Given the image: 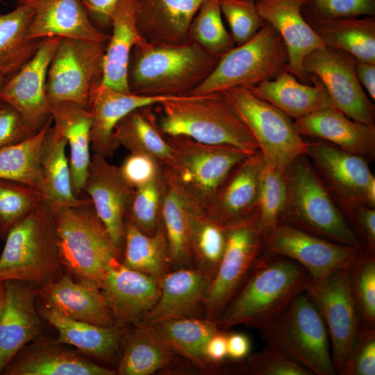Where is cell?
<instances>
[{
	"mask_svg": "<svg viewBox=\"0 0 375 375\" xmlns=\"http://www.w3.org/2000/svg\"><path fill=\"white\" fill-rule=\"evenodd\" d=\"M220 57L194 41L165 42L142 38L130 54V92L148 97L189 96L211 74Z\"/></svg>",
	"mask_w": 375,
	"mask_h": 375,
	"instance_id": "1",
	"label": "cell"
},
{
	"mask_svg": "<svg viewBox=\"0 0 375 375\" xmlns=\"http://www.w3.org/2000/svg\"><path fill=\"white\" fill-rule=\"evenodd\" d=\"M310 281L305 269L292 260L262 255L221 315L219 327L246 324L262 330L306 290Z\"/></svg>",
	"mask_w": 375,
	"mask_h": 375,
	"instance_id": "2",
	"label": "cell"
},
{
	"mask_svg": "<svg viewBox=\"0 0 375 375\" xmlns=\"http://www.w3.org/2000/svg\"><path fill=\"white\" fill-rule=\"evenodd\" d=\"M158 106V123L165 135L231 146L249 155L259 151L253 135L222 92L181 97Z\"/></svg>",
	"mask_w": 375,
	"mask_h": 375,
	"instance_id": "3",
	"label": "cell"
},
{
	"mask_svg": "<svg viewBox=\"0 0 375 375\" xmlns=\"http://www.w3.org/2000/svg\"><path fill=\"white\" fill-rule=\"evenodd\" d=\"M61 265L78 281L99 288L117 253L90 198L76 204L49 202Z\"/></svg>",
	"mask_w": 375,
	"mask_h": 375,
	"instance_id": "4",
	"label": "cell"
},
{
	"mask_svg": "<svg viewBox=\"0 0 375 375\" xmlns=\"http://www.w3.org/2000/svg\"><path fill=\"white\" fill-rule=\"evenodd\" d=\"M0 254V282L19 281L40 287L62 274L53 214L43 199L16 224Z\"/></svg>",
	"mask_w": 375,
	"mask_h": 375,
	"instance_id": "5",
	"label": "cell"
},
{
	"mask_svg": "<svg viewBox=\"0 0 375 375\" xmlns=\"http://www.w3.org/2000/svg\"><path fill=\"white\" fill-rule=\"evenodd\" d=\"M164 135L172 152V161L162 165L165 179L194 207L203 212L233 170L249 156L231 146Z\"/></svg>",
	"mask_w": 375,
	"mask_h": 375,
	"instance_id": "6",
	"label": "cell"
},
{
	"mask_svg": "<svg viewBox=\"0 0 375 375\" xmlns=\"http://www.w3.org/2000/svg\"><path fill=\"white\" fill-rule=\"evenodd\" d=\"M287 177L288 201L279 224L334 242L365 248L306 155L299 156L290 165Z\"/></svg>",
	"mask_w": 375,
	"mask_h": 375,
	"instance_id": "7",
	"label": "cell"
},
{
	"mask_svg": "<svg viewBox=\"0 0 375 375\" xmlns=\"http://www.w3.org/2000/svg\"><path fill=\"white\" fill-rule=\"evenodd\" d=\"M260 332L267 344L276 347L312 374H337L326 326L305 291L298 294Z\"/></svg>",
	"mask_w": 375,
	"mask_h": 375,
	"instance_id": "8",
	"label": "cell"
},
{
	"mask_svg": "<svg viewBox=\"0 0 375 375\" xmlns=\"http://www.w3.org/2000/svg\"><path fill=\"white\" fill-rule=\"evenodd\" d=\"M288 61L283 39L272 26L265 23L249 40L222 55L211 74L189 96L257 85L274 78L285 69Z\"/></svg>",
	"mask_w": 375,
	"mask_h": 375,
	"instance_id": "9",
	"label": "cell"
},
{
	"mask_svg": "<svg viewBox=\"0 0 375 375\" xmlns=\"http://www.w3.org/2000/svg\"><path fill=\"white\" fill-rule=\"evenodd\" d=\"M222 93L253 135L265 164L287 171L297 158L306 155L308 142L292 118L247 87H235Z\"/></svg>",
	"mask_w": 375,
	"mask_h": 375,
	"instance_id": "10",
	"label": "cell"
},
{
	"mask_svg": "<svg viewBox=\"0 0 375 375\" xmlns=\"http://www.w3.org/2000/svg\"><path fill=\"white\" fill-rule=\"evenodd\" d=\"M107 43L60 38L47 74L50 105L67 101L89 110L92 90L102 81Z\"/></svg>",
	"mask_w": 375,
	"mask_h": 375,
	"instance_id": "11",
	"label": "cell"
},
{
	"mask_svg": "<svg viewBox=\"0 0 375 375\" xmlns=\"http://www.w3.org/2000/svg\"><path fill=\"white\" fill-rule=\"evenodd\" d=\"M224 226L225 250L205 301L206 317L215 321L263 255L256 213Z\"/></svg>",
	"mask_w": 375,
	"mask_h": 375,
	"instance_id": "12",
	"label": "cell"
},
{
	"mask_svg": "<svg viewBox=\"0 0 375 375\" xmlns=\"http://www.w3.org/2000/svg\"><path fill=\"white\" fill-rule=\"evenodd\" d=\"M306 156L333 199L352 216L360 206H375V177L368 160L325 141L308 142Z\"/></svg>",
	"mask_w": 375,
	"mask_h": 375,
	"instance_id": "13",
	"label": "cell"
},
{
	"mask_svg": "<svg viewBox=\"0 0 375 375\" xmlns=\"http://www.w3.org/2000/svg\"><path fill=\"white\" fill-rule=\"evenodd\" d=\"M261 240L263 255L292 260L305 269L312 281L349 267L367 249L334 242L285 224L261 235Z\"/></svg>",
	"mask_w": 375,
	"mask_h": 375,
	"instance_id": "14",
	"label": "cell"
},
{
	"mask_svg": "<svg viewBox=\"0 0 375 375\" xmlns=\"http://www.w3.org/2000/svg\"><path fill=\"white\" fill-rule=\"evenodd\" d=\"M305 292L325 323L333 363L339 374L360 324L351 290L349 267L338 269L321 280H311Z\"/></svg>",
	"mask_w": 375,
	"mask_h": 375,
	"instance_id": "15",
	"label": "cell"
},
{
	"mask_svg": "<svg viewBox=\"0 0 375 375\" xmlns=\"http://www.w3.org/2000/svg\"><path fill=\"white\" fill-rule=\"evenodd\" d=\"M356 61L348 53L323 46L310 52L303 65L308 75L322 82L333 107L353 120L374 125L375 106L356 76Z\"/></svg>",
	"mask_w": 375,
	"mask_h": 375,
	"instance_id": "16",
	"label": "cell"
},
{
	"mask_svg": "<svg viewBox=\"0 0 375 375\" xmlns=\"http://www.w3.org/2000/svg\"><path fill=\"white\" fill-rule=\"evenodd\" d=\"M135 189L119 166L110 164L103 156L92 155L83 191L90 196L118 257L124 244L126 217Z\"/></svg>",
	"mask_w": 375,
	"mask_h": 375,
	"instance_id": "17",
	"label": "cell"
},
{
	"mask_svg": "<svg viewBox=\"0 0 375 375\" xmlns=\"http://www.w3.org/2000/svg\"><path fill=\"white\" fill-rule=\"evenodd\" d=\"M60 38L43 39L34 56L7 78L0 101L15 108L26 122L39 131L51 118L47 93L48 69Z\"/></svg>",
	"mask_w": 375,
	"mask_h": 375,
	"instance_id": "18",
	"label": "cell"
},
{
	"mask_svg": "<svg viewBox=\"0 0 375 375\" xmlns=\"http://www.w3.org/2000/svg\"><path fill=\"white\" fill-rule=\"evenodd\" d=\"M99 289L118 328L142 323L160 294L157 280L124 266L117 258L109 265Z\"/></svg>",
	"mask_w": 375,
	"mask_h": 375,
	"instance_id": "19",
	"label": "cell"
},
{
	"mask_svg": "<svg viewBox=\"0 0 375 375\" xmlns=\"http://www.w3.org/2000/svg\"><path fill=\"white\" fill-rule=\"evenodd\" d=\"M265 23L283 39L288 54L285 69L301 82L310 83L303 60L312 50L324 46L306 22L302 12L308 0H255Z\"/></svg>",
	"mask_w": 375,
	"mask_h": 375,
	"instance_id": "20",
	"label": "cell"
},
{
	"mask_svg": "<svg viewBox=\"0 0 375 375\" xmlns=\"http://www.w3.org/2000/svg\"><path fill=\"white\" fill-rule=\"evenodd\" d=\"M34 11L27 39L70 38L108 42L110 35L97 27L81 0H16Z\"/></svg>",
	"mask_w": 375,
	"mask_h": 375,
	"instance_id": "21",
	"label": "cell"
},
{
	"mask_svg": "<svg viewBox=\"0 0 375 375\" xmlns=\"http://www.w3.org/2000/svg\"><path fill=\"white\" fill-rule=\"evenodd\" d=\"M4 283L6 302L0 319V374L41 331L40 319L35 308L38 287L14 280Z\"/></svg>",
	"mask_w": 375,
	"mask_h": 375,
	"instance_id": "22",
	"label": "cell"
},
{
	"mask_svg": "<svg viewBox=\"0 0 375 375\" xmlns=\"http://www.w3.org/2000/svg\"><path fill=\"white\" fill-rule=\"evenodd\" d=\"M178 97H148L113 90L101 82L92 90L89 110L92 116L90 145L94 154L112 158L118 145L112 134L115 125L131 111L158 105Z\"/></svg>",
	"mask_w": 375,
	"mask_h": 375,
	"instance_id": "23",
	"label": "cell"
},
{
	"mask_svg": "<svg viewBox=\"0 0 375 375\" xmlns=\"http://www.w3.org/2000/svg\"><path fill=\"white\" fill-rule=\"evenodd\" d=\"M43 306L78 321L101 326H115L110 308L99 288L74 281L62 274L38 287Z\"/></svg>",
	"mask_w": 375,
	"mask_h": 375,
	"instance_id": "24",
	"label": "cell"
},
{
	"mask_svg": "<svg viewBox=\"0 0 375 375\" xmlns=\"http://www.w3.org/2000/svg\"><path fill=\"white\" fill-rule=\"evenodd\" d=\"M264 164L259 151L248 156L233 170L204 212L224 226L253 216Z\"/></svg>",
	"mask_w": 375,
	"mask_h": 375,
	"instance_id": "25",
	"label": "cell"
},
{
	"mask_svg": "<svg viewBox=\"0 0 375 375\" xmlns=\"http://www.w3.org/2000/svg\"><path fill=\"white\" fill-rule=\"evenodd\" d=\"M301 135L317 138L347 152L372 160L375 157V126L353 120L330 106L295 119Z\"/></svg>",
	"mask_w": 375,
	"mask_h": 375,
	"instance_id": "26",
	"label": "cell"
},
{
	"mask_svg": "<svg viewBox=\"0 0 375 375\" xmlns=\"http://www.w3.org/2000/svg\"><path fill=\"white\" fill-rule=\"evenodd\" d=\"M212 277L201 269L181 268L167 272L160 281V294L142 322H159L191 317L205 304Z\"/></svg>",
	"mask_w": 375,
	"mask_h": 375,
	"instance_id": "27",
	"label": "cell"
},
{
	"mask_svg": "<svg viewBox=\"0 0 375 375\" xmlns=\"http://www.w3.org/2000/svg\"><path fill=\"white\" fill-rule=\"evenodd\" d=\"M6 375H114L117 372L91 362L58 344L24 347L4 368Z\"/></svg>",
	"mask_w": 375,
	"mask_h": 375,
	"instance_id": "28",
	"label": "cell"
},
{
	"mask_svg": "<svg viewBox=\"0 0 375 375\" xmlns=\"http://www.w3.org/2000/svg\"><path fill=\"white\" fill-rule=\"evenodd\" d=\"M308 76L312 85L301 82L283 69L272 79L247 88L290 118L297 119L332 106L322 82L313 75Z\"/></svg>",
	"mask_w": 375,
	"mask_h": 375,
	"instance_id": "29",
	"label": "cell"
},
{
	"mask_svg": "<svg viewBox=\"0 0 375 375\" xmlns=\"http://www.w3.org/2000/svg\"><path fill=\"white\" fill-rule=\"evenodd\" d=\"M205 0H137L136 22L140 35L151 41L181 42Z\"/></svg>",
	"mask_w": 375,
	"mask_h": 375,
	"instance_id": "30",
	"label": "cell"
},
{
	"mask_svg": "<svg viewBox=\"0 0 375 375\" xmlns=\"http://www.w3.org/2000/svg\"><path fill=\"white\" fill-rule=\"evenodd\" d=\"M137 0H119L111 22L101 83L117 91L130 93L128 65L133 47L142 38L136 22Z\"/></svg>",
	"mask_w": 375,
	"mask_h": 375,
	"instance_id": "31",
	"label": "cell"
},
{
	"mask_svg": "<svg viewBox=\"0 0 375 375\" xmlns=\"http://www.w3.org/2000/svg\"><path fill=\"white\" fill-rule=\"evenodd\" d=\"M50 106L53 126L69 145L72 185L74 195L78 197L83 191L91 160L92 113L72 101H60Z\"/></svg>",
	"mask_w": 375,
	"mask_h": 375,
	"instance_id": "32",
	"label": "cell"
},
{
	"mask_svg": "<svg viewBox=\"0 0 375 375\" xmlns=\"http://www.w3.org/2000/svg\"><path fill=\"white\" fill-rule=\"evenodd\" d=\"M303 17L324 46L348 53L358 60L375 63V16Z\"/></svg>",
	"mask_w": 375,
	"mask_h": 375,
	"instance_id": "33",
	"label": "cell"
},
{
	"mask_svg": "<svg viewBox=\"0 0 375 375\" xmlns=\"http://www.w3.org/2000/svg\"><path fill=\"white\" fill-rule=\"evenodd\" d=\"M39 314L58 333L52 343L70 344L85 354L103 360L112 358L117 352L120 331L115 326H101L73 319L44 306Z\"/></svg>",
	"mask_w": 375,
	"mask_h": 375,
	"instance_id": "34",
	"label": "cell"
},
{
	"mask_svg": "<svg viewBox=\"0 0 375 375\" xmlns=\"http://www.w3.org/2000/svg\"><path fill=\"white\" fill-rule=\"evenodd\" d=\"M123 353L116 371L120 375H150L170 366L175 352L151 325L140 323L123 340Z\"/></svg>",
	"mask_w": 375,
	"mask_h": 375,
	"instance_id": "35",
	"label": "cell"
},
{
	"mask_svg": "<svg viewBox=\"0 0 375 375\" xmlns=\"http://www.w3.org/2000/svg\"><path fill=\"white\" fill-rule=\"evenodd\" d=\"M151 107H142L125 115L115 125L112 137L118 147L149 156L167 165L172 160V149Z\"/></svg>",
	"mask_w": 375,
	"mask_h": 375,
	"instance_id": "36",
	"label": "cell"
},
{
	"mask_svg": "<svg viewBox=\"0 0 375 375\" xmlns=\"http://www.w3.org/2000/svg\"><path fill=\"white\" fill-rule=\"evenodd\" d=\"M33 16V10L24 4L0 15V75L7 78L34 56L43 40L26 38Z\"/></svg>",
	"mask_w": 375,
	"mask_h": 375,
	"instance_id": "37",
	"label": "cell"
},
{
	"mask_svg": "<svg viewBox=\"0 0 375 375\" xmlns=\"http://www.w3.org/2000/svg\"><path fill=\"white\" fill-rule=\"evenodd\" d=\"M67 144L51 124L44 134L40 152L44 198L49 202L76 204L82 199L76 197L72 190L69 162L65 153Z\"/></svg>",
	"mask_w": 375,
	"mask_h": 375,
	"instance_id": "38",
	"label": "cell"
},
{
	"mask_svg": "<svg viewBox=\"0 0 375 375\" xmlns=\"http://www.w3.org/2000/svg\"><path fill=\"white\" fill-rule=\"evenodd\" d=\"M124 245V255L122 263L154 278L160 283L170 264L162 219L152 235L142 232L126 220Z\"/></svg>",
	"mask_w": 375,
	"mask_h": 375,
	"instance_id": "39",
	"label": "cell"
},
{
	"mask_svg": "<svg viewBox=\"0 0 375 375\" xmlns=\"http://www.w3.org/2000/svg\"><path fill=\"white\" fill-rule=\"evenodd\" d=\"M163 340L201 369H207L210 363L204 354L209 338L219 330L218 322L207 317H182L151 325Z\"/></svg>",
	"mask_w": 375,
	"mask_h": 375,
	"instance_id": "40",
	"label": "cell"
},
{
	"mask_svg": "<svg viewBox=\"0 0 375 375\" xmlns=\"http://www.w3.org/2000/svg\"><path fill=\"white\" fill-rule=\"evenodd\" d=\"M52 117L33 136L0 149V178L22 183L39 190L44 197L40 165L41 144Z\"/></svg>",
	"mask_w": 375,
	"mask_h": 375,
	"instance_id": "41",
	"label": "cell"
},
{
	"mask_svg": "<svg viewBox=\"0 0 375 375\" xmlns=\"http://www.w3.org/2000/svg\"><path fill=\"white\" fill-rule=\"evenodd\" d=\"M165 183L161 219L167 237L169 263L183 265L192 259L188 217L190 203L166 179Z\"/></svg>",
	"mask_w": 375,
	"mask_h": 375,
	"instance_id": "42",
	"label": "cell"
},
{
	"mask_svg": "<svg viewBox=\"0 0 375 375\" xmlns=\"http://www.w3.org/2000/svg\"><path fill=\"white\" fill-rule=\"evenodd\" d=\"M188 217L192 259L212 279L226 247L225 226L191 203Z\"/></svg>",
	"mask_w": 375,
	"mask_h": 375,
	"instance_id": "43",
	"label": "cell"
},
{
	"mask_svg": "<svg viewBox=\"0 0 375 375\" xmlns=\"http://www.w3.org/2000/svg\"><path fill=\"white\" fill-rule=\"evenodd\" d=\"M287 171L264 164L258 190L256 215L262 235L278 225L288 201Z\"/></svg>",
	"mask_w": 375,
	"mask_h": 375,
	"instance_id": "44",
	"label": "cell"
},
{
	"mask_svg": "<svg viewBox=\"0 0 375 375\" xmlns=\"http://www.w3.org/2000/svg\"><path fill=\"white\" fill-rule=\"evenodd\" d=\"M188 39L221 57L235 47L232 35L222 21L217 0H205L189 26Z\"/></svg>",
	"mask_w": 375,
	"mask_h": 375,
	"instance_id": "45",
	"label": "cell"
},
{
	"mask_svg": "<svg viewBox=\"0 0 375 375\" xmlns=\"http://www.w3.org/2000/svg\"><path fill=\"white\" fill-rule=\"evenodd\" d=\"M43 199L36 188L0 178V238L5 240L10 230Z\"/></svg>",
	"mask_w": 375,
	"mask_h": 375,
	"instance_id": "46",
	"label": "cell"
},
{
	"mask_svg": "<svg viewBox=\"0 0 375 375\" xmlns=\"http://www.w3.org/2000/svg\"><path fill=\"white\" fill-rule=\"evenodd\" d=\"M165 186L162 169L161 173L153 181L136 188L126 220L131 222L146 234L154 233L161 220Z\"/></svg>",
	"mask_w": 375,
	"mask_h": 375,
	"instance_id": "47",
	"label": "cell"
},
{
	"mask_svg": "<svg viewBox=\"0 0 375 375\" xmlns=\"http://www.w3.org/2000/svg\"><path fill=\"white\" fill-rule=\"evenodd\" d=\"M351 287L360 319L375 324V256L365 249L349 267Z\"/></svg>",
	"mask_w": 375,
	"mask_h": 375,
	"instance_id": "48",
	"label": "cell"
},
{
	"mask_svg": "<svg viewBox=\"0 0 375 375\" xmlns=\"http://www.w3.org/2000/svg\"><path fill=\"white\" fill-rule=\"evenodd\" d=\"M222 15L238 45L253 38L264 26L255 0H217Z\"/></svg>",
	"mask_w": 375,
	"mask_h": 375,
	"instance_id": "49",
	"label": "cell"
},
{
	"mask_svg": "<svg viewBox=\"0 0 375 375\" xmlns=\"http://www.w3.org/2000/svg\"><path fill=\"white\" fill-rule=\"evenodd\" d=\"M242 372L251 375H312L308 369L269 344L260 352L248 357Z\"/></svg>",
	"mask_w": 375,
	"mask_h": 375,
	"instance_id": "50",
	"label": "cell"
},
{
	"mask_svg": "<svg viewBox=\"0 0 375 375\" xmlns=\"http://www.w3.org/2000/svg\"><path fill=\"white\" fill-rule=\"evenodd\" d=\"M339 374H375L374 325L360 324L352 347Z\"/></svg>",
	"mask_w": 375,
	"mask_h": 375,
	"instance_id": "51",
	"label": "cell"
},
{
	"mask_svg": "<svg viewBox=\"0 0 375 375\" xmlns=\"http://www.w3.org/2000/svg\"><path fill=\"white\" fill-rule=\"evenodd\" d=\"M302 12L319 18L375 16V0H308Z\"/></svg>",
	"mask_w": 375,
	"mask_h": 375,
	"instance_id": "52",
	"label": "cell"
},
{
	"mask_svg": "<svg viewBox=\"0 0 375 375\" xmlns=\"http://www.w3.org/2000/svg\"><path fill=\"white\" fill-rule=\"evenodd\" d=\"M38 132L26 122L19 111L1 101L0 149L21 142Z\"/></svg>",
	"mask_w": 375,
	"mask_h": 375,
	"instance_id": "53",
	"label": "cell"
},
{
	"mask_svg": "<svg viewBox=\"0 0 375 375\" xmlns=\"http://www.w3.org/2000/svg\"><path fill=\"white\" fill-rule=\"evenodd\" d=\"M119 167L124 178L134 188L151 182L162 172V165L156 159L137 153H131Z\"/></svg>",
	"mask_w": 375,
	"mask_h": 375,
	"instance_id": "54",
	"label": "cell"
},
{
	"mask_svg": "<svg viewBox=\"0 0 375 375\" xmlns=\"http://www.w3.org/2000/svg\"><path fill=\"white\" fill-rule=\"evenodd\" d=\"M81 1L97 27L102 31L111 28L112 17L119 0Z\"/></svg>",
	"mask_w": 375,
	"mask_h": 375,
	"instance_id": "55",
	"label": "cell"
},
{
	"mask_svg": "<svg viewBox=\"0 0 375 375\" xmlns=\"http://www.w3.org/2000/svg\"><path fill=\"white\" fill-rule=\"evenodd\" d=\"M365 242V248L375 252V210L367 206L358 207L352 216Z\"/></svg>",
	"mask_w": 375,
	"mask_h": 375,
	"instance_id": "56",
	"label": "cell"
},
{
	"mask_svg": "<svg viewBox=\"0 0 375 375\" xmlns=\"http://www.w3.org/2000/svg\"><path fill=\"white\" fill-rule=\"evenodd\" d=\"M204 354L209 363H219L227 358V333L220 329L208 340Z\"/></svg>",
	"mask_w": 375,
	"mask_h": 375,
	"instance_id": "57",
	"label": "cell"
},
{
	"mask_svg": "<svg viewBox=\"0 0 375 375\" xmlns=\"http://www.w3.org/2000/svg\"><path fill=\"white\" fill-rule=\"evenodd\" d=\"M251 341L242 333L227 334V357L239 361L247 358L251 351Z\"/></svg>",
	"mask_w": 375,
	"mask_h": 375,
	"instance_id": "58",
	"label": "cell"
},
{
	"mask_svg": "<svg viewBox=\"0 0 375 375\" xmlns=\"http://www.w3.org/2000/svg\"><path fill=\"white\" fill-rule=\"evenodd\" d=\"M355 70L360 85L365 88L370 98L374 100L375 63L357 60Z\"/></svg>",
	"mask_w": 375,
	"mask_h": 375,
	"instance_id": "59",
	"label": "cell"
},
{
	"mask_svg": "<svg viewBox=\"0 0 375 375\" xmlns=\"http://www.w3.org/2000/svg\"><path fill=\"white\" fill-rule=\"evenodd\" d=\"M6 302V288L4 282H0V319L1 318Z\"/></svg>",
	"mask_w": 375,
	"mask_h": 375,
	"instance_id": "60",
	"label": "cell"
},
{
	"mask_svg": "<svg viewBox=\"0 0 375 375\" xmlns=\"http://www.w3.org/2000/svg\"><path fill=\"white\" fill-rule=\"evenodd\" d=\"M6 80H7L6 77L0 75V90L1 88L3 87V84L5 83V82L6 81ZM0 103H1V101H0Z\"/></svg>",
	"mask_w": 375,
	"mask_h": 375,
	"instance_id": "61",
	"label": "cell"
},
{
	"mask_svg": "<svg viewBox=\"0 0 375 375\" xmlns=\"http://www.w3.org/2000/svg\"><path fill=\"white\" fill-rule=\"evenodd\" d=\"M1 1V0H0Z\"/></svg>",
	"mask_w": 375,
	"mask_h": 375,
	"instance_id": "62",
	"label": "cell"
}]
</instances>
